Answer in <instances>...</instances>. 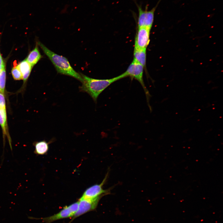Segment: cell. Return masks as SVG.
<instances>
[{
	"mask_svg": "<svg viewBox=\"0 0 223 223\" xmlns=\"http://www.w3.org/2000/svg\"><path fill=\"white\" fill-rule=\"evenodd\" d=\"M78 201L66 206L58 212L51 216L40 218L44 223H51L61 219L72 217L77 210Z\"/></svg>",
	"mask_w": 223,
	"mask_h": 223,
	"instance_id": "obj_5",
	"label": "cell"
},
{
	"mask_svg": "<svg viewBox=\"0 0 223 223\" xmlns=\"http://www.w3.org/2000/svg\"><path fill=\"white\" fill-rule=\"evenodd\" d=\"M161 1V0H160L156 5L150 10H148V5L146 6L145 9L144 10L141 5H139L136 2H135L138 11V28L146 27L151 29L154 22L155 10Z\"/></svg>",
	"mask_w": 223,
	"mask_h": 223,
	"instance_id": "obj_4",
	"label": "cell"
},
{
	"mask_svg": "<svg viewBox=\"0 0 223 223\" xmlns=\"http://www.w3.org/2000/svg\"><path fill=\"white\" fill-rule=\"evenodd\" d=\"M102 196L94 199H86L81 197L78 201L77 210L72 217L70 222L78 217L90 211L94 210L97 208L99 201Z\"/></svg>",
	"mask_w": 223,
	"mask_h": 223,
	"instance_id": "obj_6",
	"label": "cell"
},
{
	"mask_svg": "<svg viewBox=\"0 0 223 223\" xmlns=\"http://www.w3.org/2000/svg\"><path fill=\"white\" fill-rule=\"evenodd\" d=\"M109 174L108 171L102 181L100 184H96L88 188L84 192L82 197L86 199H94L109 194L110 189L104 190L103 186L105 183Z\"/></svg>",
	"mask_w": 223,
	"mask_h": 223,
	"instance_id": "obj_7",
	"label": "cell"
},
{
	"mask_svg": "<svg viewBox=\"0 0 223 223\" xmlns=\"http://www.w3.org/2000/svg\"><path fill=\"white\" fill-rule=\"evenodd\" d=\"M133 59L146 67V49H134Z\"/></svg>",
	"mask_w": 223,
	"mask_h": 223,
	"instance_id": "obj_12",
	"label": "cell"
},
{
	"mask_svg": "<svg viewBox=\"0 0 223 223\" xmlns=\"http://www.w3.org/2000/svg\"><path fill=\"white\" fill-rule=\"evenodd\" d=\"M151 28L146 27L138 28L135 41L134 49H146L150 42Z\"/></svg>",
	"mask_w": 223,
	"mask_h": 223,
	"instance_id": "obj_8",
	"label": "cell"
},
{
	"mask_svg": "<svg viewBox=\"0 0 223 223\" xmlns=\"http://www.w3.org/2000/svg\"><path fill=\"white\" fill-rule=\"evenodd\" d=\"M5 68V63L4 62L2 56L0 53V73Z\"/></svg>",
	"mask_w": 223,
	"mask_h": 223,
	"instance_id": "obj_17",
	"label": "cell"
},
{
	"mask_svg": "<svg viewBox=\"0 0 223 223\" xmlns=\"http://www.w3.org/2000/svg\"><path fill=\"white\" fill-rule=\"evenodd\" d=\"M6 74L5 68L0 73V92L5 94Z\"/></svg>",
	"mask_w": 223,
	"mask_h": 223,
	"instance_id": "obj_14",
	"label": "cell"
},
{
	"mask_svg": "<svg viewBox=\"0 0 223 223\" xmlns=\"http://www.w3.org/2000/svg\"><path fill=\"white\" fill-rule=\"evenodd\" d=\"M38 45L50 59L59 73L73 77L82 82L83 79L81 74L73 69L67 59L54 53L40 42H38Z\"/></svg>",
	"mask_w": 223,
	"mask_h": 223,
	"instance_id": "obj_2",
	"label": "cell"
},
{
	"mask_svg": "<svg viewBox=\"0 0 223 223\" xmlns=\"http://www.w3.org/2000/svg\"><path fill=\"white\" fill-rule=\"evenodd\" d=\"M42 58L37 45L35 48L29 53L27 58L26 61L33 67Z\"/></svg>",
	"mask_w": 223,
	"mask_h": 223,
	"instance_id": "obj_11",
	"label": "cell"
},
{
	"mask_svg": "<svg viewBox=\"0 0 223 223\" xmlns=\"http://www.w3.org/2000/svg\"><path fill=\"white\" fill-rule=\"evenodd\" d=\"M83 81L79 87L80 91L86 92L96 102L97 98L102 92L113 82L125 77L123 73L109 79H98L89 77L81 73Z\"/></svg>",
	"mask_w": 223,
	"mask_h": 223,
	"instance_id": "obj_1",
	"label": "cell"
},
{
	"mask_svg": "<svg viewBox=\"0 0 223 223\" xmlns=\"http://www.w3.org/2000/svg\"><path fill=\"white\" fill-rule=\"evenodd\" d=\"M6 108L5 94L0 92V109Z\"/></svg>",
	"mask_w": 223,
	"mask_h": 223,
	"instance_id": "obj_16",
	"label": "cell"
},
{
	"mask_svg": "<svg viewBox=\"0 0 223 223\" xmlns=\"http://www.w3.org/2000/svg\"><path fill=\"white\" fill-rule=\"evenodd\" d=\"M11 73L14 80H23L22 74L17 65L12 68Z\"/></svg>",
	"mask_w": 223,
	"mask_h": 223,
	"instance_id": "obj_15",
	"label": "cell"
},
{
	"mask_svg": "<svg viewBox=\"0 0 223 223\" xmlns=\"http://www.w3.org/2000/svg\"><path fill=\"white\" fill-rule=\"evenodd\" d=\"M144 67L140 63L133 60L125 72L123 73L125 77H129L137 80L142 86L145 94L146 100L149 107V101L151 95L146 87L143 80V72Z\"/></svg>",
	"mask_w": 223,
	"mask_h": 223,
	"instance_id": "obj_3",
	"label": "cell"
},
{
	"mask_svg": "<svg viewBox=\"0 0 223 223\" xmlns=\"http://www.w3.org/2000/svg\"><path fill=\"white\" fill-rule=\"evenodd\" d=\"M22 75L24 83L29 77L33 67L25 59L17 65Z\"/></svg>",
	"mask_w": 223,
	"mask_h": 223,
	"instance_id": "obj_10",
	"label": "cell"
},
{
	"mask_svg": "<svg viewBox=\"0 0 223 223\" xmlns=\"http://www.w3.org/2000/svg\"><path fill=\"white\" fill-rule=\"evenodd\" d=\"M0 125L2 132L4 144L6 137L8 139L11 150L12 149L11 140L8 129L6 109H0Z\"/></svg>",
	"mask_w": 223,
	"mask_h": 223,
	"instance_id": "obj_9",
	"label": "cell"
},
{
	"mask_svg": "<svg viewBox=\"0 0 223 223\" xmlns=\"http://www.w3.org/2000/svg\"><path fill=\"white\" fill-rule=\"evenodd\" d=\"M49 144L45 140L34 142L33 143L34 153L38 155H44L47 153L49 149Z\"/></svg>",
	"mask_w": 223,
	"mask_h": 223,
	"instance_id": "obj_13",
	"label": "cell"
}]
</instances>
